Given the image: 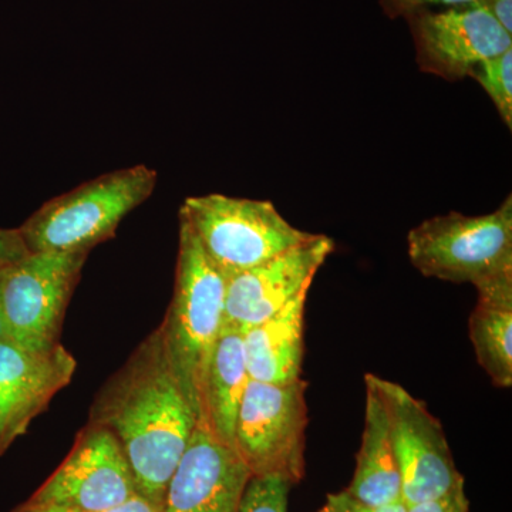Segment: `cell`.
Instances as JSON below:
<instances>
[{
    "instance_id": "cell-1",
    "label": "cell",
    "mask_w": 512,
    "mask_h": 512,
    "mask_svg": "<svg viewBox=\"0 0 512 512\" xmlns=\"http://www.w3.org/2000/svg\"><path fill=\"white\" fill-rule=\"evenodd\" d=\"M90 423L119 440L138 494L163 512L165 493L197 426V417L165 353L160 330L130 356L90 410Z\"/></svg>"
},
{
    "instance_id": "cell-2",
    "label": "cell",
    "mask_w": 512,
    "mask_h": 512,
    "mask_svg": "<svg viewBox=\"0 0 512 512\" xmlns=\"http://www.w3.org/2000/svg\"><path fill=\"white\" fill-rule=\"evenodd\" d=\"M227 281L190 225L180 220L173 301L158 330L197 423L208 369L224 329Z\"/></svg>"
},
{
    "instance_id": "cell-3",
    "label": "cell",
    "mask_w": 512,
    "mask_h": 512,
    "mask_svg": "<svg viewBox=\"0 0 512 512\" xmlns=\"http://www.w3.org/2000/svg\"><path fill=\"white\" fill-rule=\"evenodd\" d=\"M158 174L144 164L87 181L43 204L20 227L30 252H90L153 194Z\"/></svg>"
},
{
    "instance_id": "cell-4",
    "label": "cell",
    "mask_w": 512,
    "mask_h": 512,
    "mask_svg": "<svg viewBox=\"0 0 512 512\" xmlns=\"http://www.w3.org/2000/svg\"><path fill=\"white\" fill-rule=\"evenodd\" d=\"M412 264L424 276L478 286L512 274V197L478 217L450 212L407 237Z\"/></svg>"
},
{
    "instance_id": "cell-5",
    "label": "cell",
    "mask_w": 512,
    "mask_h": 512,
    "mask_svg": "<svg viewBox=\"0 0 512 512\" xmlns=\"http://www.w3.org/2000/svg\"><path fill=\"white\" fill-rule=\"evenodd\" d=\"M180 220L190 225L205 254L227 279L313 235L289 224L271 201L222 194L187 198L181 205Z\"/></svg>"
},
{
    "instance_id": "cell-6",
    "label": "cell",
    "mask_w": 512,
    "mask_h": 512,
    "mask_svg": "<svg viewBox=\"0 0 512 512\" xmlns=\"http://www.w3.org/2000/svg\"><path fill=\"white\" fill-rule=\"evenodd\" d=\"M306 387L303 379L284 384L249 380L234 447L252 476H281L292 485L305 476Z\"/></svg>"
},
{
    "instance_id": "cell-7",
    "label": "cell",
    "mask_w": 512,
    "mask_h": 512,
    "mask_svg": "<svg viewBox=\"0 0 512 512\" xmlns=\"http://www.w3.org/2000/svg\"><path fill=\"white\" fill-rule=\"evenodd\" d=\"M89 252H30L0 272L10 342L45 352L59 345L64 313Z\"/></svg>"
},
{
    "instance_id": "cell-8",
    "label": "cell",
    "mask_w": 512,
    "mask_h": 512,
    "mask_svg": "<svg viewBox=\"0 0 512 512\" xmlns=\"http://www.w3.org/2000/svg\"><path fill=\"white\" fill-rule=\"evenodd\" d=\"M366 377L386 409L406 507L434 500L464 483L443 427L426 404L400 384L375 375Z\"/></svg>"
},
{
    "instance_id": "cell-9",
    "label": "cell",
    "mask_w": 512,
    "mask_h": 512,
    "mask_svg": "<svg viewBox=\"0 0 512 512\" xmlns=\"http://www.w3.org/2000/svg\"><path fill=\"white\" fill-rule=\"evenodd\" d=\"M138 495L123 447L106 427L90 423L28 503L74 512H103Z\"/></svg>"
},
{
    "instance_id": "cell-10",
    "label": "cell",
    "mask_w": 512,
    "mask_h": 512,
    "mask_svg": "<svg viewBox=\"0 0 512 512\" xmlns=\"http://www.w3.org/2000/svg\"><path fill=\"white\" fill-rule=\"evenodd\" d=\"M333 249L332 239L313 234L264 264L232 275L225 293L224 328L247 332L309 291Z\"/></svg>"
},
{
    "instance_id": "cell-11",
    "label": "cell",
    "mask_w": 512,
    "mask_h": 512,
    "mask_svg": "<svg viewBox=\"0 0 512 512\" xmlns=\"http://www.w3.org/2000/svg\"><path fill=\"white\" fill-rule=\"evenodd\" d=\"M77 362L62 343L45 352L0 342V456L72 382Z\"/></svg>"
},
{
    "instance_id": "cell-12",
    "label": "cell",
    "mask_w": 512,
    "mask_h": 512,
    "mask_svg": "<svg viewBox=\"0 0 512 512\" xmlns=\"http://www.w3.org/2000/svg\"><path fill=\"white\" fill-rule=\"evenodd\" d=\"M251 477L237 450L197 423L168 484L163 512H241Z\"/></svg>"
},
{
    "instance_id": "cell-13",
    "label": "cell",
    "mask_w": 512,
    "mask_h": 512,
    "mask_svg": "<svg viewBox=\"0 0 512 512\" xmlns=\"http://www.w3.org/2000/svg\"><path fill=\"white\" fill-rule=\"evenodd\" d=\"M417 45L427 66L451 77L470 76L478 64L512 49V36L476 3L421 13Z\"/></svg>"
},
{
    "instance_id": "cell-14",
    "label": "cell",
    "mask_w": 512,
    "mask_h": 512,
    "mask_svg": "<svg viewBox=\"0 0 512 512\" xmlns=\"http://www.w3.org/2000/svg\"><path fill=\"white\" fill-rule=\"evenodd\" d=\"M309 291L299 293L274 316L242 333L251 379L275 384L302 379L303 329Z\"/></svg>"
},
{
    "instance_id": "cell-15",
    "label": "cell",
    "mask_w": 512,
    "mask_h": 512,
    "mask_svg": "<svg viewBox=\"0 0 512 512\" xmlns=\"http://www.w3.org/2000/svg\"><path fill=\"white\" fill-rule=\"evenodd\" d=\"M365 382V430L355 474L345 491L359 503L377 507L402 500V483L386 409L373 383L367 377Z\"/></svg>"
},
{
    "instance_id": "cell-16",
    "label": "cell",
    "mask_w": 512,
    "mask_h": 512,
    "mask_svg": "<svg viewBox=\"0 0 512 512\" xmlns=\"http://www.w3.org/2000/svg\"><path fill=\"white\" fill-rule=\"evenodd\" d=\"M249 377L244 338L239 330L224 328L212 356L198 424L227 446L234 447L235 426Z\"/></svg>"
},
{
    "instance_id": "cell-17",
    "label": "cell",
    "mask_w": 512,
    "mask_h": 512,
    "mask_svg": "<svg viewBox=\"0 0 512 512\" xmlns=\"http://www.w3.org/2000/svg\"><path fill=\"white\" fill-rule=\"evenodd\" d=\"M470 339L478 363L497 387L512 386V274L478 286Z\"/></svg>"
},
{
    "instance_id": "cell-18",
    "label": "cell",
    "mask_w": 512,
    "mask_h": 512,
    "mask_svg": "<svg viewBox=\"0 0 512 512\" xmlns=\"http://www.w3.org/2000/svg\"><path fill=\"white\" fill-rule=\"evenodd\" d=\"M470 76L478 80L494 101L504 123L512 127V49L478 64Z\"/></svg>"
},
{
    "instance_id": "cell-19",
    "label": "cell",
    "mask_w": 512,
    "mask_h": 512,
    "mask_svg": "<svg viewBox=\"0 0 512 512\" xmlns=\"http://www.w3.org/2000/svg\"><path fill=\"white\" fill-rule=\"evenodd\" d=\"M291 487L281 476H252L245 488L241 512H288Z\"/></svg>"
},
{
    "instance_id": "cell-20",
    "label": "cell",
    "mask_w": 512,
    "mask_h": 512,
    "mask_svg": "<svg viewBox=\"0 0 512 512\" xmlns=\"http://www.w3.org/2000/svg\"><path fill=\"white\" fill-rule=\"evenodd\" d=\"M318 512H407L406 504L402 500L386 505H366L350 497L346 491L329 494L326 503Z\"/></svg>"
},
{
    "instance_id": "cell-21",
    "label": "cell",
    "mask_w": 512,
    "mask_h": 512,
    "mask_svg": "<svg viewBox=\"0 0 512 512\" xmlns=\"http://www.w3.org/2000/svg\"><path fill=\"white\" fill-rule=\"evenodd\" d=\"M468 510H470V503L464 491V483L456 485L453 490L434 500L407 507V512H468Z\"/></svg>"
},
{
    "instance_id": "cell-22",
    "label": "cell",
    "mask_w": 512,
    "mask_h": 512,
    "mask_svg": "<svg viewBox=\"0 0 512 512\" xmlns=\"http://www.w3.org/2000/svg\"><path fill=\"white\" fill-rule=\"evenodd\" d=\"M30 254L20 228H0V272Z\"/></svg>"
},
{
    "instance_id": "cell-23",
    "label": "cell",
    "mask_w": 512,
    "mask_h": 512,
    "mask_svg": "<svg viewBox=\"0 0 512 512\" xmlns=\"http://www.w3.org/2000/svg\"><path fill=\"white\" fill-rule=\"evenodd\" d=\"M10 512H74L69 510H62V508L46 507V505L30 504L28 501L13 508ZM103 512H161L156 505L146 500L143 495H136V497L128 500L127 503L119 505V507L111 508V510Z\"/></svg>"
},
{
    "instance_id": "cell-24",
    "label": "cell",
    "mask_w": 512,
    "mask_h": 512,
    "mask_svg": "<svg viewBox=\"0 0 512 512\" xmlns=\"http://www.w3.org/2000/svg\"><path fill=\"white\" fill-rule=\"evenodd\" d=\"M474 3L487 10L512 35V0H476Z\"/></svg>"
},
{
    "instance_id": "cell-25",
    "label": "cell",
    "mask_w": 512,
    "mask_h": 512,
    "mask_svg": "<svg viewBox=\"0 0 512 512\" xmlns=\"http://www.w3.org/2000/svg\"><path fill=\"white\" fill-rule=\"evenodd\" d=\"M393 8L397 10H412L427 5H441L456 8V6L470 5L476 0H390Z\"/></svg>"
},
{
    "instance_id": "cell-26",
    "label": "cell",
    "mask_w": 512,
    "mask_h": 512,
    "mask_svg": "<svg viewBox=\"0 0 512 512\" xmlns=\"http://www.w3.org/2000/svg\"><path fill=\"white\" fill-rule=\"evenodd\" d=\"M3 340H9V336L8 328H6L5 313H3L2 291H0V342H3Z\"/></svg>"
}]
</instances>
